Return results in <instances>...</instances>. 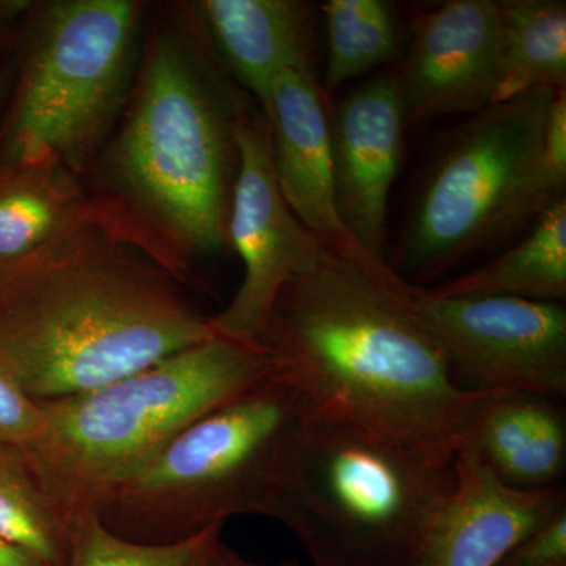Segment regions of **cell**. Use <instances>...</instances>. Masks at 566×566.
Masks as SVG:
<instances>
[{"instance_id":"ffe728a7","label":"cell","mask_w":566,"mask_h":566,"mask_svg":"<svg viewBox=\"0 0 566 566\" xmlns=\"http://www.w3.org/2000/svg\"><path fill=\"white\" fill-rule=\"evenodd\" d=\"M501 6V81L495 103L538 88H566V3L504 0Z\"/></svg>"},{"instance_id":"7c38bea8","label":"cell","mask_w":566,"mask_h":566,"mask_svg":"<svg viewBox=\"0 0 566 566\" xmlns=\"http://www.w3.org/2000/svg\"><path fill=\"white\" fill-rule=\"evenodd\" d=\"M403 99L397 70L378 74L329 107L338 216L353 240L379 263L387 259V211L403 156Z\"/></svg>"},{"instance_id":"8fae6325","label":"cell","mask_w":566,"mask_h":566,"mask_svg":"<svg viewBox=\"0 0 566 566\" xmlns=\"http://www.w3.org/2000/svg\"><path fill=\"white\" fill-rule=\"evenodd\" d=\"M406 129L449 115H474L497 99L501 6L449 0L419 11L397 70Z\"/></svg>"},{"instance_id":"e0dca14e","label":"cell","mask_w":566,"mask_h":566,"mask_svg":"<svg viewBox=\"0 0 566 566\" xmlns=\"http://www.w3.org/2000/svg\"><path fill=\"white\" fill-rule=\"evenodd\" d=\"M103 221L84 182L52 163L0 164V263H18L82 223Z\"/></svg>"},{"instance_id":"cb8c5ba5","label":"cell","mask_w":566,"mask_h":566,"mask_svg":"<svg viewBox=\"0 0 566 566\" xmlns=\"http://www.w3.org/2000/svg\"><path fill=\"white\" fill-rule=\"evenodd\" d=\"M43 409L13 379L0 371V442L28 447L41 430Z\"/></svg>"},{"instance_id":"3957f363","label":"cell","mask_w":566,"mask_h":566,"mask_svg":"<svg viewBox=\"0 0 566 566\" xmlns=\"http://www.w3.org/2000/svg\"><path fill=\"white\" fill-rule=\"evenodd\" d=\"M216 335L181 281L98 219L0 282V371L36 401L91 392Z\"/></svg>"},{"instance_id":"ac0fdd59","label":"cell","mask_w":566,"mask_h":566,"mask_svg":"<svg viewBox=\"0 0 566 566\" xmlns=\"http://www.w3.org/2000/svg\"><path fill=\"white\" fill-rule=\"evenodd\" d=\"M424 289L439 296H510L562 303L566 297V197L543 211L531 233L493 262Z\"/></svg>"},{"instance_id":"5bb4252c","label":"cell","mask_w":566,"mask_h":566,"mask_svg":"<svg viewBox=\"0 0 566 566\" xmlns=\"http://www.w3.org/2000/svg\"><path fill=\"white\" fill-rule=\"evenodd\" d=\"M455 486L436 517L417 566H495L566 504L564 486L505 485L472 450L453 457Z\"/></svg>"},{"instance_id":"7a4b0ae2","label":"cell","mask_w":566,"mask_h":566,"mask_svg":"<svg viewBox=\"0 0 566 566\" xmlns=\"http://www.w3.org/2000/svg\"><path fill=\"white\" fill-rule=\"evenodd\" d=\"M403 279L327 252L279 293L260 337L273 374L311 416L453 461L465 412L461 387L401 294Z\"/></svg>"},{"instance_id":"9a60e30c","label":"cell","mask_w":566,"mask_h":566,"mask_svg":"<svg viewBox=\"0 0 566 566\" xmlns=\"http://www.w3.org/2000/svg\"><path fill=\"white\" fill-rule=\"evenodd\" d=\"M223 70L264 109L274 81L311 66V7L300 0L182 2Z\"/></svg>"},{"instance_id":"8992f818","label":"cell","mask_w":566,"mask_h":566,"mask_svg":"<svg viewBox=\"0 0 566 566\" xmlns=\"http://www.w3.org/2000/svg\"><path fill=\"white\" fill-rule=\"evenodd\" d=\"M453 486V461L311 416L275 521L315 566H417Z\"/></svg>"},{"instance_id":"44dd1931","label":"cell","mask_w":566,"mask_h":566,"mask_svg":"<svg viewBox=\"0 0 566 566\" xmlns=\"http://www.w3.org/2000/svg\"><path fill=\"white\" fill-rule=\"evenodd\" d=\"M327 62L324 93L397 61L400 32L392 7L382 0H329L324 3Z\"/></svg>"},{"instance_id":"83f0119b","label":"cell","mask_w":566,"mask_h":566,"mask_svg":"<svg viewBox=\"0 0 566 566\" xmlns=\"http://www.w3.org/2000/svg\"><path fill=\"white\" fill-rule=\"evenodd\" d=\"M21 262L18 263H0V282L7 277L18 266Z\"/></svg>"},{"instance_id":"7402d4cb","label":"cell","mask_w":566,"mask_h":566,"mask_svg":"<svg viewBox=\"0 0 566 566\" xmlns=\"http://www.w3.org/2000/svg\"><path fill=\"white\" fill-rule=\"evenodd\" d=\"M223 524L169 545H144L112 534L95 512L81 513L69 566H203Z\"/></svg>"},{"instance_id":"5b68a950","label":"cell","mask_w":566,"mask_h":566,"mask_svg":"<svg viewBox=\"0 0 566 566\" xmlns=\"http://www.w3.org/2000/svg\"><path fill=\"white\" fill-rule=\"evenodd\" d=\"M271 374L260 346L216 335L99 389L40 401V433L22 449L63 504L93 512L185 428Z\"/></svg>"},{"instance_id":"4fadbf2b","label":"cell","mask_w":566,"mask_h":566,"mask_svg":"<svg viewBox=\"0 0 566 566\" xmlns=\"http://www.w3.org/2000/svg\"><path fill=\"white\" fill-rule=\"evenodd\" d=\"M263 114L270 122L275 181L297 221L327 251L379 270L392 268L367 255L338 216L329 107L312 66L282 73Z\"/></svg>"},{"instance_id":"d4e9b609","label":"cell","mask_w":566,"mask_h":566,"mask_svg":"<svg viewBox=\"0 0 566 566\" xmlns=\"http://www.w3.org/2000/svg\"><path fill=\"white\" fill-rule=\"evenodd\" d=\"M203 566H300V562L290 558V560L277 562V564H259V562H252L241 556L233 547L222 542V536H219L214 545L211 546Z\"/></svg>"},{"instance_id":"9c48e42d","label":"cell","mask_w":566,"mask_h":566,"mask_svg":"<svg viewBox=\"0 0 566 566\" xmlns=\"http://www.w3.org/2000/svg\"><path fill=\"white\" fill-rule=\"evenodd\" d=\"M401 294L464 389L565 397L564 304L510 296H439L406 281Z\"/></svg>"},{"instance_id":"52a82bcc","label":"cell","mask_w":566,"mask_h":566,"mask_svg":"<svg viewBox=\"0 0 566 566\" xmlns=\"http://www.w3.org/2000/svg\"><path fill=\"white\" fill-rule=\"evenodd\" d=\"M145 10L134 0L32 3L0 164H57L82 180L132 93Z\"/></svg>"},{"instance_id":"603a6c76","label":"cell","mask_w":566,"mask_h":566,"mask_svg":"<svg viewBox=\"0 0 566 566\" xmlns=\"http://www.w3.org/2000/svg\"><path fill=\"white\" fill-rule=\"evenodd\" d=\"M495 566H566V504L521 539Z\"/></svg>"},{"instance_id":"4316f807","label":"cell","mask_w":566,"mask_h":566,"mask_svg":"<svg viewBox=\"0 0 566 566\" xmlns=\"http://www.w3.org/2000/svg\"><path fill=\"white\" fill-rule=\"evenodd\" d=\"M0 566H40L31 557L22 554L17 547L0 539Z\"/></svg>"},{"instance_id":"6da1fadb","label":"cell","mask_w":566,"mask_h":566,"mask_svg":"<svg viewBox=\"0 0 566 566\" xmlns=\"http://www.w3.org/2000/svg\"><path fill=\"white\" fill-rule=\"evenodd\" d=\"M249 106L180 3L145 28L128 102L82 177L112 232L182 283L197 259L229 248Z\"/></svg>"},{"instance_id":"30bf717a","label":"cell","mask_w":566,"mask_h":566,"mask_svg":"<svg viewBox=\"0 0 566 566\" xmlns=\"http://www.w3.org/2000/svg\"><path fill=\"white\" fill-rule=\"evenodd\" d=\"M237 144L240 161L227 237L243 263V281L230 304L210 319L221 337L260 346L283 286L329 251L297 221L279 191L270 122L260 107L251 104L240 115Z\"/></svg>"},{"instance_id":"484cf974","label":"cell","mask_w":566,"mask_h":566,"mask_svg":"<svg viewBox=\"0 0 566 566\" xmlns=\"http://www.w3.org/2000/svg\"><path fill=\"white\" fill-rule=\"evenodd\" d=\"M31 7V2H0V52L13 36V24Z\"/></svg>"},{"instance_id":"277c9868","label":"cell","mask_w":566,"mask_h":566,"mask_svg":"<svg viewBox=\"0 0 566 566\" xmlns=\"http://www.w3.org/2000/svg\"><path fill=\"white\" fill-rule=\"evenodd\" d=\"M311 409L274 374L175 436L93 512L112 534L169 545L233 516L277 515Z\"/></svg>"},{"instance_id":"2e32d148","label":"cell","mask_w":566,"mask_h":566,"mask_svg":"<svg viewBox=\"0 0 566 566\" xmlns=\"http://www.w3.org/2000/svg\"><path fill=\"white\" fill-rule=\"evenodd\" d=\"M472 450L505 485L524 491L562 486L566 415L560 400L521 390L482 392L465 412L457 450Z\"/></svg>"},{"instance_id":"ba28073f","label":"cell","mask_w":566,"mask_h":566,"mask_svg":"<svg viewBox=\"0 0 566 566\" xmlns=\"http://www.w3.org/2000/svg\"><path fill=\"white\" fill-rule=\"evenodd\" d=\"M557 91L538 88L468 115L428 164L395 262L420 286L471 256L505 243L558 197L539 163Z\"/></svg>"},{"instance_id":"d6986e66","label":"cell","mask_w":566,"mask_h":566,"mask_svg":"<svg viewBox=\"0 0 566 566\" xmlns=\"http://www.w3.org/2000/svg\"><path fill=\"white\" fill-rule=\"evenodd\" d=\"M80 516L41 480L22 447L0 442V539L40 566H69Z\"/></svg>"}]
</instances>
